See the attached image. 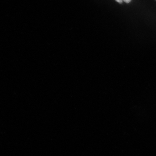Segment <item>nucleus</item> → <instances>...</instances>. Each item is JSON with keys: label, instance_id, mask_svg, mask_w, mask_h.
Here are the masks:
<instances>
[{"label": "nucleus", "instance_id": "f257e3e1", "mask_svg": "<svg viewBox=\"0 0 156 156\" xmlns=\"http://www.w3.org/2000/svg\"><path fill=\"white\" fill-rule=\"evenodd\" d=\"M125 2H126V3H129L130 2H131V0H123Z\"/></svg>", "mask_w": 156, "mask_h": 156}, {"label": "nucleus", "instance_id": "f03ea898", "mask_svg": "<svg viewBox=\"0 0 156 156\" xmlns=\"http://www.w3.org/2000/svg\"><path fill=\"white\" fill-rule=\"evenodd\" d=\"M115 1L119 3H122L123 2V0H115Z\"/></svg>", "mask_w": 156, "mask_h": 156}, {"label": "nucleus", "instance_id": "7ed1b4c3", "mask_svg": "<svg viewBox=\"0 0 156 156\" xmlns=\"http://www.w3.org/2000/svg\"></svg>", "mask_w": 156, "mask_h": 156}]
</instances>
